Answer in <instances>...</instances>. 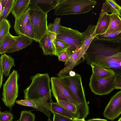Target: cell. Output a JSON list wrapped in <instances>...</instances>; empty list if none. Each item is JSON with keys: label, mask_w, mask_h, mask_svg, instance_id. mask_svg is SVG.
Here are the masks:
<instances>
[{"label": "cell", "mask_w": 121, "mask_h": 121, "mask_svg": "<svg viewBox=\"0 0 121 121\" xmlns=\"http://www.w3.org/2000/svg\"><path fill=\"white\" fill-rule=\"evenodd\" d=\"M110 22L108 28L105 33L110 34L121 30V18L116 12L110 14Z\"/></svg>", "instance_id": "cell-20"}, {"label": "cell", "mask_w": 121, "mask_h": 121, "mask_svg": "<svg viewBox=\"0 0 121 121\" xmlns=\"http://www.w3.org/2000/svg\"><path fill=\"white\" fill-rule=\"evenodd\" d=\"M115 89H121V75H116Z\"/></svg>", "instance_id": "cell-36"}, {"label": "cell", "mask_w": 121, "mask_h": 121, "mask_svg": "<svg viewBox=\"0 0 121 121\" xmlns=\"http://www.w3.org/2000/svg\"><path fill=\"white\" fill-rule=\"evenodd\" d=\"M95 37L98 39L111 42L113 43L121 42V30L116 32L110 34L104 33L96 36Z\"/></svg>", "instance_id": "cell-24"}, {"label": "cell", "mask_w": 121, "mask_h": 121, "mask_svg": "<svg viewBox=\"0 0 121 121\" xmlns=\"http://www.w3.org/2000/svg\"><path fill=\"white\" fill-rule=\"evenodd\" d=\"M97 4L95 0H60L54 14L62 16L87 13Z\"/></svg>", "instance_id": "cell-2"}, {"label": "cell", "mask_w": 121, "mask_h": 121, "mask_svg": "<svg viewBox=\"0 0 121 121\" xmlns=\"http://www.w3.org/2000/svg\"><path fill=\"white\" fill-rule=\"evenodd\" d=\"M19 121H35V114L30 111L23 110L21 112Z\"/></svg>", "instance_id": "cell-31"}, {"label": "cell", "mask_w": 121, "mask_h": 121, "mask_svg": "<svg viewBox=\"0 0 121 121\" xmlns=\"http://www.w3.org/2000/svg\"><path fill=\"white\" fill-rule=\"evenodd\" d=\"M16 41L12 47L6 52H13L25 48L31 44L33 39L24 35L14 36Z\"/></svg>", "instance_id": "cell-15"}, {"label": "cell", "mask_w": 121, "mask_h": 121, "mask_svg": "<svg viewBox=\"0 0 121 121\" xmlns=\"http://www.w3.org/2000/svg\"><path fill=\"white\" fill-rule=\"evenodd\" d=\"M31 84L23 91L25 99H37L51 92V79L48 73H37L31 77Z\"/></svg>", "instance_id": "cell-3"}, {"label": "cell", "mask_w": 121, "mask_h": 121, "mask_svg": "<svg viewBox=\"0 0 121 121\" xmlns=\"http://www.w3.org/2000/svg\"><path fill=\"white\" fill-rule=\"evenodd\" d=\"M28 10L15 18L14 28L16 34L18 35H25V27L29 18Z\"/></svg>", "instance_id": "cell-17"}, {"label": "cell", "mask_w": 121, "mask_h": 121, "mask_svg": "<svg viewBox=\"0 0 121 121\" xmlns=\"http://www.w3.org/2000/svg\"><path fill=\"white\" fill-rule=\"evenodd\" d=\"M76 74L75 71L71 70L69 72V76L72 77L75 76Z\"/></svg>", "instance_id": "cell-39"}, {"label": "cell", "mask_w": 121, "mask_h": 121, "mask_svg": "<svg viewBox=\"0 0 121 121\" xmlns=\"http://www.w3.org/2000/svg\"><path fill=\"white\" fill-rule=\"evenodd\" d=\"M56 38L67 44L68 48L65 52L69 57L74 52L81 49L83 42L84 37L82 33L77 30L63 26L60 33Z\"/></svg>", "instance_id": "cell-5"}, {"label": "cell", "mask_w": 121, "mask_h": 121, "mask_svg": "<svg viewBox=\"0 0 121 121\" xmlns=\"http://www.w3.org/2000/svg\"><path fill=\"white\" fill-rule=\"evenodd\" d=\"M55 56H58L62 53L66 51L68 46L63 41L56 38L55 41Z\"/></svg>", "instance_id": "cell-30"}, {"label": "cell", "mask_w": 121, "mask_h": 121, "mask_svg": "<svg viewBox=\"0 0 121 121\" xmlns=\"http://www.w3.org/2000/svg\"><path fill=\"white\" fill-rule=\"evenodd\" d=\"M56 36L55 34L48 31L39 41L44 55H55Z\"/></svg>", "instance_id": "cell-13"}, {"label": "cell", "mask_w": 121, "mask_h": 121, "mask_svg": "<svg viewBox=\"0 0 121 121\" xmlns=\"http://www.w3.org/2000/svg\"><path fill=\"white\" fill-rule=\"evenodd\" d=\"M25 35L34 40L35 36L34 29L29 18L25 27Z\"/></svg>", "instance_id": "cell-32"}, {"label": "cell", "mask_w": 121, "mask_h": 121, "mask_svg": "<svg viewBox=\"0 0 121 121\" xmlns=\"http://www.w3.org/2000/svg\"><path fill=\"white\" fill-rule=\"evenodd\" d=\"M110 20V14L107 13L104 14L100 20L97 22L95 30L96 36L105 33L109 26Z\"/></svg>", "instance_id": "cell-23"}, {"label": "cell", "mask_w": 121, "mask_h": 121, "mask_svg": "<svg viewBox=\"0 0 121 121\" xmlns=\"http://www.w3.org/2000/svg\"><path fill=\"white\" fill-rule=\"evenodd\" d=\"M0 88H1L2 84V82L3 79V73L2 69H0Z\"/></svg>", "instance_id": "cell-37"}, {"label": "cell", "mask_w": 121, "mask_h": 121, "mask_svg": "<svg viewBox=\"0 0 121 121\" xmlns=\"http://www.w3.org/2000/svg\"><path fill=\"white\" fill-rule=\"evenodd\" d=\"M51 82L52 92L56 101L68 102L74 104L77 107V102L59 77H52Z\"/></svg>", "instance_id": "cell-9"}, {"label": "cell", "mask_w": 121, "mask_h": 121, "mask_svg": "<svg viewBox=\"0 0 121 121\" xmlns=\"http://www.w3.org/2000/svg\"><path fill=\"white\" fill-rule=\"evenodd\" d=\"M30 0H16L11 12L15 18L20 16L29 8Z\"/></svg>", "instance_id": "cell-21"}, {"label": "cell", "mask_w": 121, "mask_h": 121, "mask_svg": "<svg viewBox=\"0 0 121 121\" xmlns=\"http://www.w3.org/2000/svg\"><path fill=\"white\" fill-rule=\"evenodd\" d=\"M44 107L52 113H55L72 119L75 118L70 112L68 111L56 102H48L45 103Z\"/></svg>", "instance_id": "cell-16"}, {"label": "cell", "mask_w": 121, "mask_h": 121, "mask_svg": "<svg viewBox=\"0 0 121 121\" xmlns=\"http://www.w3.org/2000/svg\"><path fill=\"white\" fill-rule=\"evenodd\" d=\"M28 11L29 19L34 29L35 36L34 40L38 42L48 31L47 14L36 6L29 7Z\"/></svg>", "instance_id": "cell-6"}, {"label": "cell", "mask_w": 121, "mask_h": 121, "mask_svg": "<svg viewBox=\"0 0 121 121\" xmlns=\"http://www.w3.org/2000/svg\"><path fill=\"white\" fill-rule=\"evenodd\" d=\"M51 96V92H50L40 98L32 100L25 99L17 100L15 103L20 105L32 107L45 114L48 118L51 119L50 112L44 107V105L49 100H52Z\"/></svg>", "instance_id": "cell-11"}, {"label": "cell", "mask_w": 121, "mask_h": 121, "mask_svg": "<svg viewBox=\"0 0 121 121\" xmlns=\"http://www.w3.org/2000/svg\"><path fill=\"white\" fill-rule=\"evenodd\" d=\"M115 74L107 78H97L92 73L90 79L89 86L96 95H103L109 94L115 89Z\"/></svg>", "instance_id": "cell-8"}, {"label": "cell", "mask_w": 121, "mask_h": 121, "mask_svg": "<svg viewBox=\"0 0 121 121\" xmlns=\"http://www.w3.org/2000/svg\"><path fill=\"white\" fill-rule=\"evenodd\" d=\"M14 59L5 53L2 55L0 57V69L6 77L9 76L12 68L15 66Z\"/></svg>", "instance_id": "cell-18"}, {"label": "cell", "mask_w": 121, "mask_h": 121, "mask_svg": "<svg viewBox=\"0 0 121 121\" xmlns=\"http://www.w3.org/2000/svg\"><path fill=\"white\" fill-rule=\"evenodd\" d=\"M119 15L121 18V9L120 10L119 13Z\"/></svg>", "instance_id": "cell-43"}, {"label": "cell", "mask_w": 121, "mask_h": 121, "mask_svg": "<svg viewBox=\"0 0 121 121\" xmlns=\"http://www.w3.org/2000/svg\"><path fill=\"white\" fill-rule=\"evenodd\" d=\"M19 77L17 71L13 70L3 86L2 99L10 111L11 110L18 96L19 87L17 82Z\"/></svg>", "instance_id": "cell-7"}, {"label": "cell", "mask_w": 121, "mask_h": 121, "mask_svg": "<svg viewBox=\"0 0 121 121\" xmlns=\"http://www.w3.org/2000/svg\"><path fill=\"white\" fill-rule=\"evenodd\" d=\"M96 25H89L84 32L82 33L84 38L83 42L79 54L73 64L75 66L80 64L84 60L83 56L89 45L96 36L95 33Z\"/></svg>", "instance_id": "cell-12"}, {"label": "cell", "mask_w": 121, "mask_h": 121, "mask_svg": "<svg viewBox=\"0 0 121 121\" xmlns=\"http://www.w3.org/2000/svg\"><path fill=\"white\" fill-rule=\"evenodd\" d=\"M56 102L65 109L70 112L75 118L78 116L77 106L74 104L68 102L57 100Z\"/></svg>", "instance_id": "cell-29"}, {"label": "cell", "mask_w": 121, "mask_h": 121, "mask_svg": "<svg viewBox=\"0 0 121 121\" xmlns=\"http://www.w3.org/2000/svg\"><path fill=\"white\" fill-rule=\"evenodd\" d=\"M11 27L9 21L7 19H3L0 22V43L9 33Z\"/></svg>", "instance_id": "cell-26"}, {"label": "cell", "mask_w": 121, "mask_h": 121, "mask_svg": "<svg viewBox=\"0 0 121 121\" xmlns=\"http://www.w3.org/2000/svg\"><path fill=\"white\" fill-rule=\"evenodd\" d=\"M15 121H19V119L18 120Z\"/></svg>", "instance_id": "cell-46"}, {"label": "cell", "mask_w": 121, "mask_h": 121, "mask_svg": "<svg viewBox=\"0 0 121 121\" xmlns=\"http://www.w3.org/2000/svg\"><path fill=\"white\" fill-rule=\"evenodd\" d=\"M61 18L57 17L54 20L53 23H50L48 25V31L55 34L56 35L59 34L63 29V26L60 24Z\"/></svg>", "instance_id": "cell-28"}, {"label": "cell", "mask_w": 121, "mask_h": 121, "mask_svg": "<svg viewBox=\"0 0 121 121\" xmlns=\"http://www.w3.org/2000/svg\"><path fill=\"white\" fill-rule=\"evenodd\" d=\"M15 41L14 36L9 33L0 43V54L2 55L6 52L12 47Z\"/></svg>", "instance_id": "cell-25"}, {"label": "cell", "mask_w": 121, "mask_h": 121, "mask_svg": "<svg viewBox=\"0 0 121 121\" xmlns=\"http://www.w3.org/2000/svg\"><path fill=\"white\" fill-rule=\"evenodd\" d=\"M3 9V7L1 2L0 1V14L1 13Z\"/></svg>", "instance_id": "cell-42"}, {"label": "cell", "mask_w": 121, "mask_h": 121, "mask_svg": "<svg viewBox=\"0 0 121 121\" xmlns=\"http://www.w3.org/2000/svg\"><path fill=\"white\" fill-rule=\"evenodd\" d=\"M47 121H52V120L50 118H48Z\"/></svg>", "instance_id": "cell-45"}, {"label": "cell", "mask_w": 121, "mask_h": 121, "mask_svg": "<svg viewBox=\"0 0 121 121\" xmlns=\"http://www.w3.org/2000/svg\"><path fill=\"white\" fill-rule=\"evenodd\" d=\"M8 0H0V1L1 2L3 8L5 6V5L7 1Z\"/></svg>", "instance_id": "cell-40"}, {"label": "cell", "mask_w": 121, "mask_h": 121, "mask_svg": "<svg viewBox=\"0 0 121 121\" xmlns=\"http://www.w3.org/2000/svg\"><path fill=\"white\" fill-rule=\"evenodd\" d=\"M53 121H72L73 119L55 113H53Z\"/></svg>", "instance_id": "cell-34"}, {"label": "cell", "mask_w": 121, "mask_h": 121, "mask_svg": "<svg viewBox=\"0 0 121 121\" xmlns=\"http://www.w3.org/2000/svg\"><path fill=\"white\" fill-rule=\"evenodd\" d=\"M85 121H108L105 119L100 118H92Z\"/></svg>", "instance_id": "cell-38"}, {"label": "cell", "mask_w": 121, "mask_h": 121, "mask_svg": "<svg viewBox=\"0 0 121 121\" xmlns=\"http://www.w3.org/2000/svg\"><path fill=\"white\" fill-rule=\"evenodd\" d=\"M121 114V90L113 96L105 107L104 116L112 121L117 118Z\"/></svg>", "instance_id": "cell-10"}, {"label": "cell", "mask_w": 121, "mask_h": 121, "mask_svg": "<svg viewBox=\"0 0 121 121\" xmlns=\"http://www.w3.org/2000/svg\"><path fill=\"white\" fill-rule=\"evenodd\" d=\"M15 0H8L5 5L3 8L0 14V22L3 19H6L8 16L12 12Z\"/></svg>", "instance_id": "cell-27"}, {"label": "cell", "mask_w": 121, "mask_h": 121, "mask_svg": "<svg viewBox=\"0 0 121 121\" xmlns=\"http://www.w3.org/2000/svg\"><path fill=\"white\" fill-rule=\"evenodd\" d=\"M59 60L65 62L68 59L69 57L65 52H64L60 54L58 56Z\"/></svg>", "instance_id": "cell-35"}, {"label": "cell", "mask_w": 121, "mask_h": 121, "mask_svg": "<svg viewBox=\"0 0 121 121\" xmlns=\"http://www.w3.org/2000/svg\"><path fill=\"white\" fill-rule=\"evenodd\" d=\"M13 115L10 111L0 112V121H13Z\"/></svg>", "instance_id": "cell-33"}, {"label": "cell", "mask_w": 121, "mask_h": 121, "mask_svg": "<svg viewBox=\"0 0 121 121\" xmlns=\"http://www.w3.org/2000/svg\"><path fill=\"white\" fill-rule=\"evenodd\" d=\"M59 77L78 103L77 118L85 119L89 113V109L85 98L81 76L76 73L73 76L67 75Z\"/></svg>", "instance_id": "cell-1"}, {"label": "cell", "mask_w": 121, "mask_h": 121, "mask_svg": "<svg viewBox=\"0 0 121 121\" xmlns=\"http://www.w3.org/2000/svg\"><path fill=\"white\" fill-rule=\"evenodd\" d=\"M85 119H80L77 118H75L73 119L72 121H85Z\"/></svg>", "instance_id": "cell-41"}, {"label": "cell", "mask_w": 121, "mask_h": 121, "mask_svg": "<svg viewBox=\"0 0 121 121\" xmlns=\"http://www.w3.org/2000/svg\"><path fill=\"white\" fill-rule=\"evenodd\" d=\"M60 0H30V4L32 6L38 7L44 13L47 14L50 10L55 9Z\"/></svg>", "instance_id": "cell-14"}, {"label": "cell", "mask_w": 121, "mask_h": 121, "mask_svg": "<svg viewBox=\"0 0 121 121\" xmlns=\"http://www.w3.org/2000/svg\"><path fill=\"white\" fill-rule=\"evenodd\" d=\"M117 121H121V117Z\"/></svg>", "instance_id": "cell-44"}, {"label": "cell", "mask_w": 121, "mask_h": 121, "mask_svg": "<svg viewBox=\"0 0 121 121\" xmlns=\"http://www.w3.org/2000/svg\"><path fill=\"white\" fill-rule=\"evenodd\" d=\"M87 64H95L113 71L116 75H121V51L107 55H100L85 58Z\"/></svg>", "instance_id": "cell-4"}, {"label": "cell", "mask_w": 121, "mask_h": 121, "mask_svg": "<svg viewBox=\"0 0 121 121\" xmlns=\"http://www.w3.org/2000/svg\"><path fill=\"white\" fill-rule=\"evenodd\" d=\"M90 65L92 68V73L97 78H107L115 74L112 70L107 69L98 65L92 64Z\"/></svg>", "instance_id": "cell-22"}, {"label": "cell", "mask_w": 121, "mask_h": 121, "mask_svg": "<svg viewBox=\"0 0 121 121\" xmlns=\"http://www.w3.org/2000/svg\"><path fill=\"white\" fill-rule=\"evenodd\" d=\"M121 9V6L114 0H106L103 3L102 8L98 22L99 21L103 16L108 13L116 12L119 14Z\"/></svg>", "instance_id": "cell-19"}]
</instances>
